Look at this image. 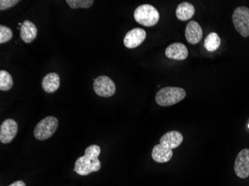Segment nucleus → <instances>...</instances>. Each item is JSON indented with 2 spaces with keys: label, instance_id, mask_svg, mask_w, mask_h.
Masks as SVG:
<instances>
[{
  "label": "nucleus",
  "instance_id": "obj_1",
  "mask_svg": "<svg viewBox=\"0 0 249 186\" xmlns=\"http://www.w3.org/2000/svg\"><path fill=\"white\" fill-rule=\"evenodd\" d=\"M101 148L99 145H92L85 150V155L78 158L75 162L74 171L80 176H88L89 173L99 171L101 162L99 156Z\"/></svg>",
  "mask_w": 249,
  "mask_h": 186
},
{
  "label": "nucleus",
  "instance_id": "obj_2",
  "mask_svg": "<svg viewBox=\"0 0 249 186\" xmlns=\"http://www.w3.org/2000/svg\"><path fill=\"white\" fill-rule=\"evenodd\" d=\"M186 91L177 86H166L157 92L155 101L161 107H169L184 100Z\"/></svg>",
  "mask_w": 249,
  "mask_h": 186
},
{
  "label": "nucleus",
  "instance_id": "obj_3",
  "mask_svg": "<svg viewBox=\"0 0 249 186\" xmlns=\"http://www.w3.org/2000/svg\"><path fill=\"white\" fill-rule=\"evenodd\" d=\"M134 17L139 24L152 27L155 26L160 19V14L155 7L149 4H144L136 8Z\"/></svg>",
  "mask_w": 249,
  "mask_h": 186
},
{
  "label": "nucleus",
  "instance_id": "obj_4",
  "mask_svg": "<svg viewBox=\"0 0 249 186\" xmlns=\"http://www.w3.org/2000/svg\"><path fill=\"white\" fill-rule=\"evenodd\" d=\"M58 120L54 116H47L37 123L34 130V135L40 141L47 140L58 129Z\"/></svg>",
  "mask_w": 249,
  "mask_h": 186
},
{
  "label": "nucleus",
  "instance_id": "obj_5",
  "mask_svg": "<svg viewBox=\"0 0 249 186\" xmlns=\"http://www.w3.org/2000/svg\"><path fill=\"white\" fill-rule=\"evenodd\" d=\"M232 20L236 32L243 37H249V8L240 6L235 8Z\"/></svg>",
  "mask_w": 249,
  "mask_h": 186
},
{
  "label": "nucleus",
  "instance_id": "obj_6",
  "mask_svg": "<svg viewBox=\"0 0 249 186\" xmlns=\"http://www.w3.org/2000/svg\"><path fill=\"white\" fill-rule=\"evenodd\" d=\"M93 89L96 94L101 97L109 98L116 92V85L114 81L106 75H101L94 80Z\"/></svg>",
  "mask_w": 249,
  "mask_h": 186
},
{
  "label": "nucleus",
  "instance_id": "obj_7",
  "mask_svg": "<svg viewBox=\"0 0 249 186\" xmlns=\"http://www.w3.org/2000/svg\"><path fill=\"white\" fill-rule=\"evenodd\" d=\"M234 171L236 175L241 179L249 177V149L242 150L236 156L234 162Z\"/></svg>",
  "mask_w": 249,
  "mask_h": 186
},
{
  "label": "nucleus",
  "instance_id": "obj_8",
  "mask_svg": "<svg viewBox=\"0 0 249 186\" xmlns=\"http://www.w3.org/2000/svg\"><path fill=\"white\" fill-rule=\"evenodd\" d=\"M18 131L17 121L14 119L5 120L0 126V142L2 144H9L16 137Z\"/></svg>",
  "mask_w": 249,
  "mask_h": 186
},
{
  "label": "nucleus",
  "instance_id": "obj_9",
  "mask_svg": "<svg viewBox=\"0 0 249 186\" xmlns=\"http://www.w3.org/2000/svg\"><path fill=\"white\" fill-rule=\"evenodd\" d=\"M146 38V32L141 28H135L127 32L124 36L123 43L128 49L137 48L141 46Z\"/></svg>",
  "mask_w": 249,
  "mask_h": 186
},
{
  "label": "nucleus",
  "instance_id": "obj_10",
  "mask_svg": "<svg viewBox=\"0 0 249 186\" xmlns=\"http://www.w3.org/2000/svg\"><path fill=\"white\" fill-rule=\"evenodd\" d=\"M165 54L169 59L184 61L188 57L189 52L185 45L181 43H174L166 49Z\"/></svg>",
  "mask_w": 249,
  "mask_h": 186
},
{
  "label": "nucleus",
  "instance_id": "obj_11",
  "mask_svg": "<svg viewBox=\"0 0 249 186\" xmlns=\"http://www.w3.org/2000/svg\"><path fill=\"white\" fill-rule=\"evenodd\" d=\"M203 36L201 26L196 21L191 20L187 23L185 29V37L190 44L196 45L201 41Z\"/></svg>",
  "mask_w": 249,
  "mask_h": 186
},
{
  "label": "nucleus",
  "instance_id": "obj_12",
  "mask_svg": "<svg viewBox=\"0 0 249 186\" xmlns=\"http://www.w3.org/2000/svg\"><path fill=\"white\" fill-rule=\"evenodd\" d=\"M184 140L182 134L178 131H172L166 133L160 138V144L165 148L175 149L180 146Z\"/></svg>",
  "mask_w": 249,
  "mask_h": 186
},
{
  "label": "nucleus",
  "instance_id": "obj_13",
  "mask_svg": "<svg viewBox=\"0 0 249 186\" xmlns=\"http://www.w3.org/2000/svg\"><path fill=\"white\" fill-rule=\"evenodd\" d=\"M37 35V29L33 22L25 20L20 26V38L26 43H31Z\"/></svg>",
  "mask_w": 249,
  "mask_h": 186
},
{
  "label": "nucleus",
  "instance_id": "obj_14",
  "mask_svg": "<svg viewBox=\"0 0 249 186\" xmlns=\"http://www.w3.org/2000/svg\"><path fill=\"white\" fill-rule=\"evenodd\" d=\"M173 150L165 148L160 144L155 145L152 151V157L158 163H166L171 160Z\"/></svg>",
  "mask_w": 249,
  "mask_h": 186
},
{
  "label": "nucleus",
  "instance_id": "obj_15",
  "mask_svg": "<svg viewBox=\"0 0 249 186\" xmlns=\"http://www.w3.org/2000/svg\"><path fill=\"white\" fill-rule=\"evenodd\" d=\"M42 88L47 93H53L60 86V77L55 72L47 74L42 80Z\"/></svg>",
  "mask_w": 249,
  "mask_h": 186
},
{
  "label": "nucleus",
  "instance_id": "obj_16",
  "mask_svg": "<svg viewBox=\"0 0 249 186\" xmlns=\"http://www.w3.org/2000/svg\"><path fill=\"white\" fill-rule=\"evenodd\" d=\"M195 7L190 2H182L179 4L176 8V15L180 21H187L195 15Z\"/></svg>",
  "mask_w": 249,
  "mask_h": 186
},
{
  "label": "nucleus",
  "instance_id": "obj_17",
  "mask_svg": "<svg viewBox=\"0 0 249 186\" xmlns=\"http://www.w3.org/2000/svg\"><path fill=\"white\" fill-rule=\"evenodd\" d=\"M221 45V39L216 32H211L207 36L204 43L205 50L210 52L216 51Z\"/></svg>",
  "mask_w": 249,
  "mask_h": 186
},
{
  "label": "nucleus",
  "instance_id": "obj_18",
  "mask_svg": "<svg viewBox=\"0 0 249 186\" xmlns=\"http://www.w3.org/2000/svg\"><path fill=\"white\" fill-rule=\"evenodd\" d=\"M13 86V79L7 71H0V89L8 91Z\"/></svg>",
  "mask_w": 249,
  "mask_h": 186
},
{
  "label": "nucleus",
  "instance_id": "obj_19",
  "mask_svg": "<svg viewBox=\"0 0 249 186\" xmlns=\"http://www.w3.org/2000/svg\"><path fill=\"white\" fill-rule=\"evenodd\" d=\"M68 5L72 9L77 8H88L93 4V0H67Z\"/></svg>",
  "mask_w": 249,
  "mask_h": 186
},
{
  "label": "nucleus",
  "instance_id": "obj_20",
  "mask_svg": "<svg viewBox=\"0 0 249 186\" xmlns=\"http://www.w3.org/2000/svg\"><path fill=\"white\" fill-rule=\"evenodd\" d=\"M13 37V32L7 26H0V43H7Z\"/></svg>",
  "mask_w": 249,
  "mask_h": 186
},
{
  "label": "nucleus",
  "instance_id": "obj_21",
  "mask_svg": "<svg viewBox=\"0 0 249 186\" xmlns=\"http://www.w3.org/2000/svg\"><path fill=\"white\" fill-rule=\"evenodd\" d=\"M18 2H19V0H0V10L4 11L16 5Z\"/></svg>",
  "mask_w": 249,
  "mask_h": 186
},
{
  "label": "nucleus",
  "instance_id": "obj_22",
  "mask_svg": "<svg viewBox=\"0 0 249 186\" xmlns=\"http://www.w3.org/2000/svg\"><path fill=\"white\" fill-rule=\"evenodd\" d=\"M8 186H26V183L22 181V180H18V181H15V183H11V185H9Z\"/></svg>",
  "mask_w": 249,
  "mask_h": 186
},
{
  "label": "nucleus",
  "instance_id": "obj_23",
  "mask_svg": "<svg viewBox=\"0 0 249 186\" xmlns=\"http://www.w3.org/2000/svg\"><path fill=\"white\" fill-rule=\"evenodd\" d=\"M248 126H249V125H248Z\"/></svg>",
  "mask_w": 249,
  "mask_h": 186
}]
</instances>
